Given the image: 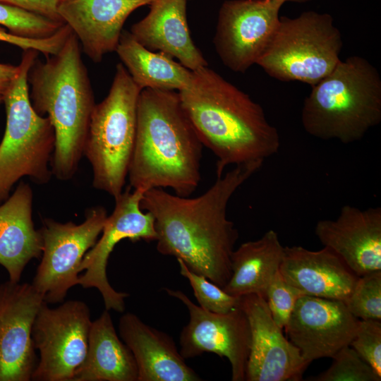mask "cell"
<instances>
[{"label":"cell","mask_w":381,"mask_h":381,"mask_svg":"<svg viewBox=\"0 0 381 381\" xmlns=\"http://www.w3.org/2000/svg\"><path fill=\"white\" fill-rule=\"evenodd\" d=\"M342 44L328 13L307 11L294 18L282 17L256 64L279 80L313 86L339 63Z\"/></svg>","instance_id":"obj_8"},{"label":"cell","mask_w":381,"mask_h":381,"mask_svg":"<svg viewBox=\"0 0 381 381\" xmlns=\"http://www.w3.org/2000/svg\"><path fill=\"white\" fill-rule=\"evenodd\" d=\"M176 260L181 274L188 280L200 307L215 313H226L239 306L240 297L229 295L205 277L191 271L182 260Z\"/></svg>","instance_id":"obj_29"},{"label":"cell","mask_w":381,"mask_h":381,"mask_svg":"<svg viewBox=\"0 0 381 381\" xmlns=\"http://www.w3.org/2000/svg\"><path fill=\"white\" fill-rule=\"evenodd\" d=\"M81 51L72 32L56 54L42 61L37 57L28 74L32 106L54 129L50 167L60 181L71 179L78 169L96 104Z\"/></svg>","instance_id":"obj_4"},{"label":"cell","mask_w":381,"mask_h":381,"mask_svg":"<svg viewBox=\"0 0 381 381\" xmlns=\"http://www.w3.org/2000/svg\"><path fill=\"white\" fill-rule=\"evenodd\" d=\"M3 103V97L0 95V105Z\"/></svg>","instance_id":"obj_36"},{"label":"cell","mask_w":381,"mask_h":381,"mask_svg":"<svg viewBox=\"0 0 381 381\" xmlns=\"http://www.w3.org/2000/svg\"><path fill=\"white\" fill-rule=\"evenodd\" d=\"M141 90L119 63L107 97L95 104L91 115L84 156L92 167V186L114 198L126 183Z\"/></svg>","instance_id":"obj_7"},{"label":"cell","mask_w":381,"mask_h":381,"mask_svg":"<svg viewBox=\"0 0 381 381\" xmlns=\"http://www.w3.org/2000/svg\"><path fill=\"white\" fill-rule=\"evenodd\" d=\"M71 33L66 25H64L54 35L47 38L31 39L11 34L0 25V41L16 46L23 51L35 49L44 57L56 54Z\"/></svg>","instance_id":"obj_32"},{"label":"cell","mask_w":381,"mask_h":381,"mask_svg":"<svg viewBox=\"0 0 381 381\" xmlns=\"http://www.w3.org/2000/svg\"><path fill=\"white\" fill-rule=\"evenodd\" d=\"M349 345L381 377V321L359 320Z\"/></svg>","instance_id":"obj_31"},{"label":"cell","mask_w":381,"mask_h":381,"mask_svg":"<svg viewBox=\"0 0 381 381\" xmlns=\"http://www.w3.org/2000/svg\"><path fill=\"white\" fill-rule=\"evenodd\" d=\"M344 303L349 311L359 320L381 321V270L359 277Z\"/></svg>","instance_id":"obj_27"},{"label":"cell","mask_w":381,"mask_h":381,"mask_svg":"<svg viewBox=\"0 0 381 381\" xmlns=\"http://www.w3.org/2000/svg\"><path fill=\"white\" fill-rule=\"evenodd\" d=\"M121 340L133 353L138 381H198L202 379L188 366L172 338L143 322L131 313L119 319Z\"/></svg>","instance_id":"obj_20"},{"label":"cell","mask_w":381,"mask_h":381,"mask_svg":"<svg viewBox=\"0 0 381 381\" xmlns=\"http://www.w3.org/2000/svg\"><path fill=\"white\" fill-rule=\"evenodd\" d=\"M263 163L236 165L195 198L163 188L143 193L140 208L154 217L157 250L182 260L191 271L223 288L231 275V258L238 231L227 218L229 202Z\"/></svg>","instance_id":"obj_1"},{"label":"cell","mask_w":381,"mask_h":381,"mask_svg":"<svg viewBox=\"0 0 381 381\" xmlns=\"http://www.w3.org/2000/svg\"><path fill=\"white\" fill-rule=\"evenodd\" d=\"M329 368L318 375L311 377L313 381H380L373 368L350 346H345L332 358Z\"/></svg>","instance_id":"obj_28"},{"label":"cell","mask_w":381,"mask_h":381,"mask_svg":"<svg viewBox=\"0 0 381 381\" xmlns=\"http://www.w3.org/2000/svg\"><path fill=\"white\" fill-rule=\"evenodd\" d=\"M302 295L284 279L279 270L267 287L265 299L273 320L281 329H284Z\"/></svg>","instance_id":"obj_30"},{"label":"cell","mask_w":381,"mask_h":381,"mask_svg":"<svg viewBox=\"0 0 381 381\" xmlns=\"http://www.w3.org/2000/svg\"><path fill=\"white\" fill-rule=\"evenodd\" d=\"M44 302L32 284H0V381H30L38 362L32 338Z\"/></svg>","instance_id":"obj_14"},{"label":"cell","mask_w":381,"mask_h":381,"mask_svg":"<svg viewBox=\"0 0 381 381\" xmlns=\"http://www.w3.org/2000/svg\"><path fill=\"white\" fill-rule=\"evenodd\" d=\"M282 3L229 0L219 11L213 44L222 63L244 73L267 49L279 22Z\"/></svg>","instance_id":"obj_13"},{"label":"cell","mask_w":381,"mask_h":381,"mask_svg":"<svg viewBox=\"0 0 381 381\" xmlns=\"http://www.w3.org/2000/svg\"><path fill=\"white\" fill-rule=\"evenodd\" d=\"M64 25L62 21L0 2V25L16 36L47 38L54 35Z\"/></svg>","instance_id":"obj_26"},{"label":"cell","mask_w":381,"mask_h":381,"mask_svg":"<svg viewBox=\"0 0 381 381\" xmlns=\"http://www.w3.org/2000/svg\"><path fill=\"white\" fill-rule=\"evenodd\" d=\"M284 250L278 234L272 229L258 240L241 244L231 255V275L223 290L235 297L257 294L265 298L279 270Z\"/></svg>","instance_id":"obj_24"},{"label":"cell","mask_w":381,"mask_h":381,"mask_svg":"<svg viewBox=\"0 0 381 381\" xmlns=\"http://www.w3.org/2000/svg\"><path fill=\"white\" fill-rule=\"evenodd\" d=\"M187 1V0H186Z\"/></svg>","instance_id":"obj_38"},{"label":"cell","mask_w":381,"mask_h":381,"mask_svg":"<svg viewBox=\"0 0 381 381\" xmlns=\"http://www.w3.org/2000/svg\"><path fill=\"white\" fill-rule=\"evenodd\" d=\"M315 234L358 277L381 270V207L344 205L335 219L317 222Z\"/></svg>","instance_id":"obj_17"},{"label":"cell","mask_w":381,"mask_h":381,"mask_svg":"<svg viewBox=\"0 0 381 381\" xmlns=\"http://www.w3.org/2000/svg\"><path fill=\"white\" fill-rule=\"evenodd\" d=\"M203 147L179 92L142 90L127 175L129 186L143 193L169 188L177 195L190 196L201 180Z\"/></svg>","instance_id":"obj_3"},{"label":"cell","mask_w":381,"mask_h":381,"mask_svg":"<svg viewBox=\"0 0 381 381\" xmlns=\"http://www.w3.org/2000/svg\"><path fill=\"white\" fill-rule=\"evenodd\" d=\"M179 94L201 143L217 157V177L229 165L263 163L277 153L279 135L262 107L214 70L192 71Z\"/></svg>","instance_id":"obj_2"},{"label":"cell","mask_w":381,"mask_h":381,"mask_svg":"<svg viewBox=\"0 0 381 381\" xmlns=\"http://www.w3.org/2000/svg\"><path fill=\"white\" fill-rule=\"evenodd\" d=\"M154 0H68L59 2L58 13L77 37L91 61L100 62L115 52L129 15Z\"/></svg>","instance_id":"obj_18"},{"label":"cell","mask_w":381,"mask_h":381,"mask_svg":"<svg viewBox=\"0 0 381 381\" xmlns=\"http://www.w3.org/2000/svg\"><path fill=\"white\" fill-rule=\"evenodd\" d=\"M148 14L130 32L143 47L176 58L190 71L207 66L195 45L188 25L186 0H154Z\"/></svg>","instance_id":"obj_21"},{"label":"cell","mask_w":381,"mask_h":381,"mask_svg":"<svg viewBox=\"0 0 381 381\" xmlns=\"http://www.w3.org/2000/svg\"><path fill=\"white\" fill-rule=\"evenodd\" d=\"M39 54L35 49L23 52L18 75L3 97L6 121L0 143V202L23 177L44 185L52 176L54 129L47 116L33 109L28 83V71Z\"/></svg>","instance_id":"obj_6"},{"label":"cell","mask_w":381,"mask_h":381,"mask_svg":"<svg viewBox=\"0 0 381 381\" xmlns=\"http://www.w3.org/2000/svg\"><path fill=\"white\" fill-rule=\"evenodd\" d=\"M115 52L134 83L141 89L181 91L188 84L192 71L162 52L140 44L123 30Z\"/></svg>","instance_id":"obj_25"},{"label":"cell","mask_w":381,"mask_h":381,"mask_svg":"<svg viewBox=\"0 0 381 381\" xmlns=\"http://www.w3.org/2000/svg\"><path fill=\"white\" fill-rule=\"evenodd\" d=\"M20 71L18 66L0 62V95L4 97L8 92Z\"/></svg>","instance_id":"obj_34"},{"label":"cell","mask_w":381,"mask_h":381,"mask_svg":"<svg viewBox=\"0 0 381 381\" xmlns=\"http://www.w3.org/2000/svg\"><path fill=\"white\" fill-rule=\"evenodd\" d=\"M164 289L180 300L189 313V321L179 337L182 356L186 359L214 353L226 357L231 367V380H246L251 334L248 318L240 306L226 313H215L195 304L180 290Z\"/></svg>","instance_id":"obj_12"},{"label":"cell","mask_w":381,"mask_h":381,"mask_svg":"<svg viewBox=\"0 0 381 381\" xmlns=\"http://www.w3.org/2000/svg\"><path fill=\"white\" fill-rule=\"evenodd\" d=\"M32 201V188L20 181L0 205V265L13 282H20L30 260L42 255V238L35 228Z\"/></svg>","instance_id":"obj_22"},{"label":"cell","mask_w":381,"mask_h":381,"mask_svg":"<svg viewBox=\"0 0 381 381\" xmlns=\"http://www.w3.org/2000/svg\"><path fill=\"white\" fill-rule=\"evenodd\" d=\"M0 2L62 21L58 13V0H0Z\"/></svg>","instance_id":"obj_33"},{"label":"cell","mask_w":381,"mask_h":381,"mask_svg":"<svg viewBox=\"0 0 381 381\" xmlns=\"http://www.w3.org/2000/svg\"><path fill=\"white\" fill-rule=\"evenodd\" d=\"M381 121V78L367 59L339 61L312 86L304 99L301 122L310 135L344 144L361 140Z\"/></svg>","instance_id":"obj_5"},{"label":"cell","mask_w":381,"mask_h":381,"mask_svg":"<svg viewBox=\"0 0 381 381\" xmlns=\"http://www.w3.org/2000/svg\"><path fill=\"white\" fill-rule=\"evenodd\" d=\"M73 381H138L135 361L117 335L109 310L92 321L86 357Z\"/></svg>","instance_id":"obj_23"},{"label":"cell","mask_w":381,"mask_h":381,"mask_svg":"<svg viewBox=\"0 0 381 381\" xmlns=\"http://www.w3.org/2000/svg\"><path fill=\"white\" fill-rule=\"evenodd\" d=\"M267 1H277V2L282 3L283 4L286 1H292V2H296V3H306L311 0H267Z\"/></svg>","instance_id":"obj_35"},{"label":"cell","mask_w":381,"mask_h":381,"mask_svg":"<svg viewBox=\"0 0 381 381\" xmlns=\"http://www.w3.org/2000/svg\"><path fill=\"white\" fill-rule=\"evenodd\" d=\"M359 319L344 301L302 295L284 329L308 364L321 358H332L350 344Z\"/></svg>","instance_id":"obj_15"},{"label":"cell","mask_w":381,"mask_h":381,"mask_svg":"<svg viewBox=\"0 0 381 381\" xmlns=\"http://www.w3.org/2000/svg\"><path fill=\"white\" fill-rule=\"evenodd\" d=\"M279 272L303 295L345 301L359 278L334 251L284 247Z\"/></svg>","instance_id":"obj_19"},{"label":"cell","mask_w":381,"mask_h":381,"mask_svg":"<svg viewBox=\"0 0 381 381\" xmlns=\"http://www.w3.org/2000/svg\"><path fill=\"white\" fill-rule=\"evenodd\" d=\"M59 2H61V1H68V0H58Z\"/></svg>","instance_id":"obj_37"},{"label":"cell","mask_w":381,"mask_h":381,"mask_svg":"<svg viewBox=\"0 0 381 381\" xmlns=\"http://www.w3.org/2000/svg\"><path fill=\"white\" fill-rule=\"evenodd\" d=\"M107 216L105 207L96 206L86 210L80 224L42 220V252L32 284L46 303L63 302L78 284L83 258L96 243Z\"/></svg>","instance_id":"obj_9"},{"label":"cell","mask_w":381,"mask_h":381,"mask_svg":"<svg viewBox=\"0 0 381 381\" xmlns=\"http://www.w3.org/2000/svg\"><path fill=\"white\" fill-rule=\"evenodd\" d=\"M128 186L116 198L112 213L107 216L101 236L85 255L79 267L78 284L84 289L96 288L101 294L105 309L122 313L125 298L129 294L116 291L109 284L107 275L109 258L123 239L132 242L141 240L156 241L155 219L149 212L140 208L143 192L131 190Z\"/></svg>","instance_id":"obj_11"},{"label":"cell","mask_w":381,"mask_h":381,"mask_svg":"<svg viewBox=\"0 0 381 381\" xmlns=\"http://www.w3.org/2000/svg\"><path fill=\"white\" fill-rule=\"evenodd\" d=\"M250 329L247 381H299L309 365L298 349L273 320L265 299L257 294L240 297Z\"/></svg>","instance_id":"obj_16"},{"label":"cell","mask_w":381,"mask_h":381,"mask_svg":"<svg viewBox=\"0 0 381 381\" xmlns=\"http://www.w3.org/2000/svg\"><path fill=\"white\" fill-rule=\"evenodd\" d=\"M92 321L88 306L69 300L56 308L45 301L32 327V338L40 356L31 380L73 381L88 347Z\"/></svg>","instance_id":"obj_10"}]
</instances>
